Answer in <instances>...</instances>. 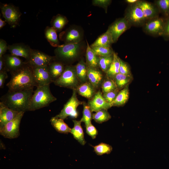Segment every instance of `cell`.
<instances>
[{"mask_svg": "<svg viewBox=\"0 0 169 169\" xmlns=\"http://www.w3.org/2000/svg\"><path fill=\"white\" fill-rule=\"evenodd\" d=\"M33 89L8 92L2 96L0 102L14 111L25 112L28 111Z\"/></svg>", "mask_w": 169, "mask_h": 169, "instance_id": "obj_1", "label": "cell"}, {"mask_svg": "<svg viewBox=\"0 0 169 169\" xmlns=\"http://www.w3.org/2000/svg\"><path fill=\"white\" fill-rule=\"evenodd\" d=\"M11 74L10 79L6 84L8 88V91L23 90L37 87L33 77L32 68L27 62L22 68Z\"/></svg>", "mask_w": 169, "mask_h": 169, "instance_id": "obj_2", "label": "cell"}, {"mask_svg": "<svg viewBox=\"0 0 169 169\" xmlns=\"http://www.w3.org/2000/svg\"><path fill=\"white\" fill-rule=\"evenodd\" d=\"M49 85L37 87L31 98L28 111H34L47 106L57 100L51 93Z\"/></svg>", "mask_w": 169, "mask_h": 169, "instance_id": "obj_3", "label": "cell"}, {"mask_svg": "<svg viewBox=\"0 0 169 169\" xmlns=\"http://www.w3.org/2000/svg\"><path fill=\"white\" fill-rule=\"evenodd\" d=\"M80 48L79 43L66 44L59 46L54 50L55 59L67 65L78 56Z\"/></svg>", "mask_w": 169, "mask_h": 169, "instance_id": "obj_4", "label": "cell"}, {"mask_svg": "<svg viewBox=\"0 0 169 169\" xmlns=\"http://www.w3.org/2000/svg\"><path fill=\"white\" fill-rule=\"evenodd\" d=\"M79 82L75 66L69 65H65L62 74L53 83L60 87L73 90L76 89L79 85Z\"/></svg>", "mask_w": 169, "mask_h": 169, "instance_id": "obj_5", "label": "cell"}, {"mask_svg": "<svg viewBox=\"0 0 169 169\" xmlns=\"http://www.w3.org/2000/svg\"><path fill=\"white\" fill-rule=\"evenodd\" d=\"M77 93L76 89L73 90L71 97L64 105L60 112L55 117L63 120L69 116L74 118H77L78 115L77 108L79 105L83 104V102L78 100Z\"/></svg>", "mask_w": 169, "mask_h": 169, "instance_id": "obj_6", "label": "cell"}, {"mask_svg": "<svg viewBox=\"0 0 169 169\" xmlns=\"http://www.w3.org/2000/svg\"><path fill=\"white\" fill-rule=\"evenodd\" d=\"M0 9L3 17L12 27L18 25L22 13L18 7L12 4H2Z\"/></svg>", "mask_w": 169, "mask_h": 169, "instance_id": "obj_7", "label": "cell"}, {"mask_svg": "<svg viewBox=\"0 0 169 169\" xmlns=\"http://www.w3.org/2000/svg\"><path fill=\"white\" fill-rule=\"evenodd\" d=\"M24 112H19L13 120L7 123L0 129V134L4 137L14 139L19 135V126L21 119Z\"/></svg>", "mask_w": 169, "mask_h": 169, "instance_id": "obj_8", "label": "cell"}, {"mask_svg": "<svg viewBox=\"0 0 169 169\" xmlns=\"http://www.w3.org/2000/svg\"><path fill=\"white\" fill-rule=\"evenodd\" d=\"M124 17L131 25L141 26L145 24L146 21L141 9L137 3L128 7Z\"/></svg>", "mask_w": 169, "mask_h": 169, "instance_id": "obj_9", "label": "cell"}, {"mask_svg": "<svg viewBox=\"0 0 169 169\" xmlns=\"http://www.w3.org/2000/svg\"><path fill=\"white\" fill-rule=\"evenodd\" d=\"M55 60V56L49 55L39 50L33 49L29 59L27 62L33 67L48 65Z\"/></svg>", "mask_w": 169, "mask_h": 169, "instance_id": "obj_10", "label": "cell"}, {"mask_svg": "<svg viewBox=\"0 0 169 169\" xmlns=\"http://www.w3.org/2000/svg\"><path fill=\"white\" fill-rule=\"evenodd\" d=\"M131 26L124 17L115 21L109 27L107 30L110 34L114 43L117 41L120 36Z\"/></svg>", "mask_w": 169, "mask_h": 169, "instance_id": "obj_11", "label": "cell"}, {"mask_svg": "<svg viewBox=\"0 0 169 169\" xmlns=\"http://www.w3.org/2000/svg\"><path fill=\"white\" fill-rule=\"evenodd\" d=\"M32 68L33 77L37 87L50 84L53 81L48 70V65Z\"/></svg>", "mask_w": 169, "mask_h": 169, "instance_id": "obj_12", "label": "cell"}, {"mask_svg": "<svg viewBox=\"0 0 169 169\" xmlns=\"http://www.w3.org/2000/svg\"><path fill=\"white\" fill-rule=\"evenodd\" d=\"M88 105L92 112L103 109L107 110L112 107L104 99L100 90L96 92L93 97L89 100Z\"/></svg>", "mask_w": 169, "mask_h": 169, "instance_id": "obj_13", "label": "cell"}, {"mask_svg": "<svg viewBox=\"0 0 169 169\" xmlns=\"http://www.w3.org/2000/svg\"><path fill=\"white\" fill-rule=\"evenodd\" d=\"M165 23V20L163 18L156 17L145 23L144 29L148 33L162 36Z\"/></svg>", "mask_w": 169, "mask_h": 169, "instance_id": "obj_14", "label": "cell"}, {"mask_svg": "<svg viewBox=\"0 0 169 169\" xmlns=\"http://www.w3.org/2000/svg\"><path fill=\"white\" fill-rule=\"evenodd\" d=\"M8 50L13 55L24 58L28 61L32 50L28 45L23 43H16L8 45Z\"/></svg>", "mask_w": 169, "mask_h": 169, "instance_id": "obj_15", "label": "cell"}, {"mask_svg": "<svg viewBox=\"0 0 169 169\" xmlns=\"http://www.w3.org/2000/svg\"><path fill=\"white\" fill-rule=\"evenodd\" d=\"M3 57L6 70L10 74L20 69L26 63L19 57L11 54H5Z\"/></svg>", "mask_w": 169, "mask_h": 169, "instance_id": "obj_16", "label": "cell"}, {"mask_svg": "<svg viewBox=\"0 0 169 169\" xmlns=\"http://www.w3.org/2000/svg\"><path fill=\"white\" fill-rule=\"evenodd\" d=\"M59 38L65 44L79 43L82 38L81 33L76 28L71 27L61 33Z\"/></svg>", "mask_w": 169, "mask_h": 169, "instance_id": "obj_17", "label": "cell"}, {"mask_svg": "<svg viewBox=\"0 0 169 169\" xmlns=\"http://www.w3.org/2000/svg\"><path fill=\"white\" fill-rule=\"evenodd\" d=\"M19 112L12 110L0 102V129L14 119Z\"/></svg>", "mask_w": 169, "mask_h": 169, "instance_id": "obj_18", "label": "cell"}, {"mask_svg": "<svg viewBox=\"0 0 169 169\" xmlns=\"http://www.w3.org/2000/svg\"><path fill=\"white\" fill-rule=\"evenodd\" d=\"M87 78L89 82L96 89L102 84L103 75L97 68L87 67Z\"/></svg>", "mask_w": 169, "mask_h": 169, "instance_id": "obj_19", "label": "cell"}, {"mask_svg": "<svg viewBox=\"0 0 169 169\" xmlns=\"http://www.w3.org/2000/svg\"><path fill=\"white\" fill-rule=\"evenodd\" d=\"M137 4L141 9L146 20L157 17V10L151 3L145 1H139Z\"/></svg>", "mask_w": 169, "mask_h": 169, "instance_id": "obj_20", "label": "cell"}, {"mask_svg": "<svg viewBox=\"0 0 169 169\" xmlns=\"http://www.w3.org/2000/svg\"><path fill=\"white\" fill-rule=\"evenodd\" d=\"M65 67L63 63L55 60L48 65L49 71L53 82L62 74Z\"/></svg>", "mask_w": 169, "mask_h": 169, "instance_id": "obj_21", "label": "cell"}, {"mask_svg": "<svg viewBox=\"0 0 169 169\" xmlns=\"http://www.w3.org/2000/svg\"><path fill=\"white\" fill-rule=\"evenodd\" d=\"M95 89L89 82L87 81L79 85L76 90L79 95L90 100L96 93Z\"/></svg>", "mask_w": 169, "mask_h": 169, "instance_id": "obj_22", "label": "cell"}, {"mask_svg": "<svg viewBox=\"0 0 169 169\" xmlns=\"http://www.w3.org/2000/svg\"><path fill=\"white\" fill-rule=\"evenodd\" d=\"M74 123L73 127L71 129L70 133L74 137L81 145H84L86 143L84 138V133L81 126V121L76 120H73Z\"/></svg>", "mask_w": 169, "mask_h": 169, "instance_id": "obj_23", "label": "cell"}, {"mask_svg": "<svg viewBox=\"0 0 169 169\" xmlns=\"http://www.w3.org/2000/svg\"><path fill=\"white\" fill-rule=\"evenodd\" d=\"M114 43L109 32L107 31L99 37L90 46L91 48L99 46L111 47Z\"/></svg>", "mask_w": 169, "mask_h": 169, "instance_id": "obj_24", "label": "cell"}, {"mask_svg": "<svg viewBox=\"0 0 169 169\" xmlns=\"http://www.w3.org/2000/svg\"><path fill=\"white\" fill-rule=\"evenodd\" d=\"M129 85L119 91L115 99L111 104L112 107L123 106L127 101L129 96Z\"/></svg>", "mask_w": 169, "mask_h": 169, "instance_id": "obj_25", "label": "cell"}, {"mask_svg": "<svg viewBox=\"0 0 169 169\" xmlns=\"http://www.w3.org/2000/svg\"><path fill=\"white\" fill-rule=\"evenodd\" d=\"M87 47L86 53V64L87 67L97 68L99 56L97 55L87 41Z\"/></svg>", "mask_w": 169, "mask_h": 169, "instance_id": "obj_26", "label": "cell"}, {"mask_svg": "<svg viewBox=\"0 0 169 169\" xmlns=\"http://www.w3.org/2000/svg\"><path fill=\"white\" fill-rule=\"evenodd\" d=\"M50 121L52 126L58 132L66 134L70 133L71 128L63 120L54 116L51 118Z\"/></svg>", "mask_w": 169, "mask_h": 169, "instance_id": "obj_27", "label": "cell"}, {"mask_svg": "<svg viewBox=\"0 0 169 169\" xmlns=\"http://www.w3.org/2000/svg\"><path fill=\"white\" fill-rule=\"evenodd\" d=\"M78 78L82 84L87 82V66L85 62L81 59L75 66Z\"/></svg>", "mask_w": 169, "mask_h": 169, "instance_id": "obj_28", "label": "cell"}, {"mask_svg": "<svg viewBox=\"0 0 169 169\" xmlns=\"http://www.w3.org/2000/svg\"><path fill=\"white\" fill-rule=\"evenodd\" d=\"M56 31L51 27L47 26L44 31L45 37L50 44L53 47L59 46V41Z\"/></svg>", "mask_w": 169, "mask_h": 169, "instance_id": "obj_29", "label": "cell"}, {"mask_svg": "<svg viewBox=\"0 0 169 169\" xmlns=\"http://www.w3.org/2000/svg\"><path fill=\"white\" fill-rule=\"evenodd\" d=\"M120 58L114 52L113 61L108 70L105 73L107 78L113 79L115 76L119 73Z\"/></svg>", "mask_w": 169, "mask_h": 169, "instance_id": "obj_30", "label": "cell"}, {"mask_svg": "<svg viewBox=\"0 0 169 169\" xmlns=\"http://www.w3.org/2000/svg\"><path fill=\"white\" fill-rule=\"evenodd\" d=\"M133 79L132 76L126 75L119 73L115 76L113 80L117 88L120 90L129 84Z\"/></svg>", "mask_w": 169, "mask_h": 169, "instance_id": "obj_31", "label": "cell"}, {"mask_svg": "<svg viewBox=\"0 0 169 169\" xmlns=\"http://www.w3.org/2000/svg\"><path fill=\"white\" fill-rule=\"evenodd\" d=\"M68 21L64 16L58 14L52 18L50 23L51 27L57 32H60L67 23Z\"/></svg>", "mask_w": 169, "mask_h": 169, "instance_id": "obj_32", "label": "cell"}, {"mask_svg": "<svg viewBox=\"0 0 169 169\" xmlns=\"http://www.w3.org/2000/svg\"><path fill=\"white\" fill-rule=\"evenodd\" d=\"M107 110L103 109L95 112L92 115V119L98 123L108 120L111 118V116Z\"/></svg>", "mask_w": 169, "mask_h": 169, "instance_id": "obj_33", "label": "cell"}, {"mask_svg": "<svg viewBox=\"0 0 169 169\" xmlns=\"http://www.w3.org/2000/svg\"><path fill=\"white\" fill-rule=\"evenodd\" d=\"M113 59V54L108 56H100L99 67L102 71L106 73L109 68Z\"/></svg>", "mask_w": 169, "mask_h": 169, "instance_id": "obj_34", "label": "cell"}, {"mask_svg": "<svg viewBox=\"0 0 169 169\" xmlns=\"http://www.w3.org/2000/svg\"><path fill=\"white\" fill-rule=\"evenodd\" d=\"M83 116L80 120L82 122H84L85 126L91 123V121L92 119V112L88 104L83 102Z\"/></svg>", "mask_w": 169, "mask_h": 169, "instance_id": "obj_35", "label": "cell"}, {"mask_svg": "<svg viewBox=\"0 0 169 169\" xmlns=\"http://www.w3.org/2000/svg\"><path fill=\"white\" fill-rule=\"evenodd\" d=\"M94 148L95 152L98 155L109 154L111 152L112 150L111 146L104 143H101L94 146Z\"/></svg>", "mask_w": 169, "mask_h": 169, "instance_id": "obj_36", "label": "cell"}, {"mask_svg": "<svg viewBox=\"0 0 169 169\" xmlns=\"http://www.w3.org/2000/svg\"><path fill=\"white\" fill-rule=\"evenodd\" d=\"M95 54L100 56H108L113 54L114 52L111 47L99 46L92 48Z\"/></svg>", "mask_w": 169, "mask_h": 169, "instance_id": "obj_37", "label": "cell"}, {"mask_svg": "<svg viewBox=\"0 0 169 169\" xmlns=\"http://www.w3.org/2000/svg\"><path fill=\"white\" fill-rule=\"evenodd\" d=\"M101 88L103 94L117 89L114 81L107 77L106 79L103 80L101 84Z\"/></svg>", "mask_w": 169, "mask_h": 169, "instance_id": "obj_38", "label": "cell"}, {"mask_svg": "<svg viewBox=\"0 0 169 169\" xmlns=\"http://www.w3.org/2000/svg\"><path fill=\"white\" fill-rule=\"evenodd\" d=\"M156 3L160 10L166 16L169 17V0H158Z\"/></svg>", "mask_w": 169, "mask_h": 169, "instance_id": "obj_39", "label": "cell"}, {"mask_svg": "<svg viewBox=\"0 0 169 169\" xmlns=\"http://www.w3.org/2000/svg\"><path fill=\"white\" fill-rule=\"evenodd\" d=\"M119 60V73L126 75L132 76L130 67L128 63L120 58Z\"/></svg>", "mask_w": 169, "mask_h": 169, "instance_id": "obj_40", "label": "cell"}, {"mask_svg": "<svg viewBox=\"0 0 169 169\" xmlns=\"http://www.w3.org/2000/svg\"><path fill=\"white\" fill-rule=\"evenodd\" d=\"M120 90L116 89L114 90L103 94V95L105 100L111 105L115 99Z\"/></svg>", "mask_w": 169, "mask_h": 169, "instance_id": "obj_41", "label": "cell"}, {"mask_svg": "<svg viewBox=\"0 0 169 169\" xmlns=\"http://www.w3.org/2000/svg\"><path fill=\"white\" fill-rule=\"evenodd\" d=\"M85 127L87 134L91 136L93 139H95L98 133L97 130L96 128L92 123L86 126Z\"/></svg>", "mask_w": 169, "mask_h": 169, "instance_id": "obj_42", "label": "cell"}, {"mask_svg": "<svg viewBox=\"0 0 169 169\" xmlns=\"http://www.w3.org/2000/svg\"><path fill=\"white\" fill-rule=\"evenodd\" d=\"M111 1L109 0H95L93 1V4L94 5L103 8L106 11Z\"/></svg>", "mask_w": 169, "mask_h": 169, "instance_id": "obj_43", "label": "cell"}, {"mask_svg": "<svg viewBox=\"0 0 169 169\" xmlns=\"http://www.w3.org/2000/svg\"><path fill=\"white\" fill-rule=\"evenodd\" d=\"M8 45L4 39H0V58L3 57L7 50Z\"/></svg>", "mask_w": 169, "mask_h": 169, "instance_id": "obj_44", "label": "cell"}, {"mask_svg": "<svg viewBox=\"0 0 169 169\" xmlns=\"http://www.w3.org/2000/svg\"><path fill=\"white\" fill-rule=\"evenodd\" d=\"M162 36L166 38H169V17L165 20Z\"/></svg>", "mask_w": 169, "mask_h": 169, "instance_id": "obj_45", "label": "cell"}, {"mask_svg": "<svg viewBox=\"0 0 169 169\" xmlns=\"http://www.w3.org/2000/svg\"><path fill=\"white\" fill-rule=\"evenodd\" d=\"M7 72H0V88L4 87L6 79L8 78Z\"/></svg>", "mask_w": 169, "mask_h": 169, "instance_id": "obj_46", "label": "cell"}, {"mask_svg": "<svg viewBox=\"0 0 169 169\" xmlns=\"http://www.w3.org/2000/svg\"><path fill=\"white\" fill-rule=\"evenodd\" d=\"M7 72L3 57L0 58V72Z\"/></svg>", "mask_w": 169, "mask_h": 169, "instance_id": "obj_47", "label": "cell"}, {"mask_svg": "<svg viewBox=\"0 0 169 169\" xmlns=\"http://www.w3.org/2000/svg\"><path fill=\"white\" fill-rule=\"evenodd\" d=\"M139 0H126L125 1L127 3L133 4L137 3Z\"/></svg>", "mask_w": 169, "mask_h": 169, "instance_id": "obj_48", "label": "cell"}, {"mask_svg": "<svg viewBox=\"0 0 169 169\" xmlns=\"http://www.w3.org/2000/svg\"><path fill=\"white\" fill-rule=\"evenodd\" d=\"M6 22L3 20L2 19L0 18V29H1L3 27L6 25Z\"/></svg>", "mask_w": 169, "mask_h": 169, "instance_id": "obj_49", "label": "cell"}]
</instances>
